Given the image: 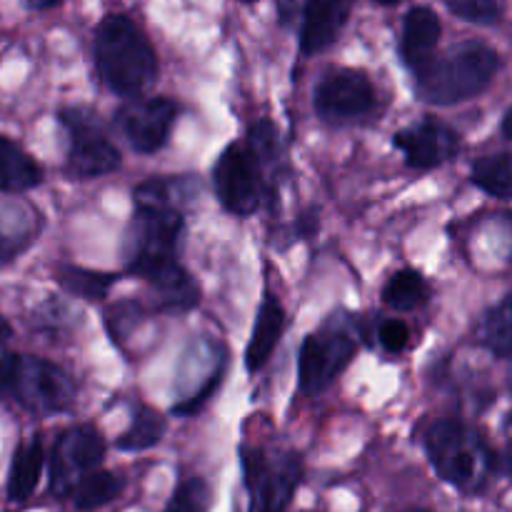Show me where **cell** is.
Segmentation results:
<instances>
[{
  "instance_id": "obj_3",
  "label": "cell",
  "mask_w": 512,
  "mask_h": 512,
  "mask_svg": "<svg viewBox=\"0 0 512 512\" xmlns=\"http://www.w3.org/2000/svg\"><path fill=\"white\" fill-rule=\"evenodd\" d=\"M0 393L25 410L48 415L73 405L75 383L50 360L0 353Z\"/></svg>"
},
{
  "instance_id": "obj_22",
  "label": "cell",
  "mask_w": 512,
  "mask_h": 512,
  "mask_svg": "<svg viewBox=\"0 0 512 512\" xmlns=\"http://www.w3.org/2000/svg\"><path fill=\"white\" fill-rule=\"evenodd\" d=\"M123 490V480L115 478L113 473H105V470H93L90 475H85L80 480L78 488L73 490L75 508L80 510H95L108 505L110 500H115Z\"/></svg>"
},
{
  "instance_id": "obj_26",
  "label": "cell",
  "mask_w": 512,
  "mask_h": 512,
  "mask_svg": "<svg viewBox=\"0 0 512 512\" xmlns=\"http://www.w3.org/2000/svg\"><path fill=\"white\" fill-rule=\"evenodd\" d=\"M210 490L205 480L190 478L180 485L163 512H208Z\"/></svg>"
},
{
  "instance_id": "obj_23",
  "label": "cell",
  "mask_w": 512,
  "mask_h": 512,
  "mask_svg": "<svg viewBox=\"0 0 512 512\" xmlns=\"http://www.w3.org/2000/svg\"><path fill=\"white\" fill-rule=\"evenodd\" d=\"M480 335L495 355L512 358V293L485 315Z\"/></svg>"
},
{
  "instance_id": "obj_8",
  "label": "cell",
  "mask_w": 512,
  "mask_h": 512,
  "mask_svg": "<svg viewBox=\"0 0 512 512\" xmlns=\"http://www.w3.org/2000/svg\"><path fill=\"white\" fill-rule=\"evenodd\" d=\"M60 120L68 128V173L73 178H100L120 165V153L98 130L95 120L85 110H63Z\"/></svg>"
},
{
  "instance_id": "obj_25",
  "label": "cell",
  "mask_w": 512,
  "mask_h": 512,
  "mask_svg": "<svg viewBox=\"0 0 512 512\" xmlns=\"http://www.w3.org/2000/svg\"><path fill=\"white\" fill-rule=\"evenodd\" d=\"M448 8L468 23L493 25L503 18L505 0H448Z\"/></svg>"
},
{
  "instance_id": "obj_16",
  "label": "cell",
  "mask_w": 512,
  "mask_h": 512,
  "mask_svg": "<svg viewBox=\"0 0 512 512\" xmlns=\"http://www.w3.org/2000/svg\"><path fill=\"white\" fill-rule=\"evenodd\" d=\"M40 180V165L20 145L0 135V193H25Z\"/></svg>"
},
{
  "instance_id": "obj_29",
  "label": "cell",
  "mask_w": 512,
  "mask_h": 512,
  "mask_svg": "<svg viewBox=\"0 0 512 512\" xmlns=\"http://www.w3.org/2000/svg\"><path fill=\"white\" fill-rule=\"evenodd\" d=\"M23 3L33 10H45V8H53V5H58L60 0H23Z\"/></svg>"
},
{
  "instance_id": "obj_32",
  "label": "cell",
  "mask_w": 512,
  "mask_h": 512,
  "mask_svg": "<svg viewBox=\"0 0 512 512\" xmlns=\"http://www.w3.org/2000/svg\"><path fill=\"white\" fill-rule=\"evenodd\" d=\"M375 3H380V5H398V3H403V0H375Z\"/></svg>"
},
{
  "instance_id": "obj_33",
  "label": "cell",
  "mask_w": 512,
  "mask_h": 512,
  "mask_svg": "<svg viewBox=\"0 0 512 512\" xmlns=\"http://www.w3.org/2000/svg\"><path fill=\"white\" fill-rule=\"evenodd\" d=\"M243 3H255V0H243Z\"/></svg>"
},
{
  "instance_id": "obj_30",
  "label": "cell",
  "mask_w": 512,
  "mask_h": 512,
  "mask_svg": "<svg viewBox=\"0 0 512 512\" xmlns=\"http://www.w3.org/2000/svg\"><path fill=\"white\" fill-rule=\"evenodd\" d=\"M8 338H10V325H8V320L0 315V345L8 343Z\"/></svg>"
},
{
  "instance_id": "obj_2",
  "label": "cell",
  "mask_w": 512,
  "mask_h": 512,
  "mask_svg": "<svg viewBox=\"0 0 512 512\" xmlns=\"http://www.w3.org/2000/svg\"><path fill=\"white\" fill-rule=\"evenodd\" d=\"M500 55L483 43H463L443 58L415 68V90L425 103L455 105L475 98L493 83Z\"/></svg>"
},
{
  "instance_id": "obj_17",
  "label": "cell",
  "mask_w": 512,
  "mask_h": 512,
  "mask_svg": "<svg viewBox=\"0 0 512 512\" xmlns=\"http://www.w3.org/2000/svg\"><path fill=\"white\" fill-rule=\"evenodd\" d=\"M43 463L45 453L40 438L28 440V443L15 450L13 468H10L8 478V498L13 503H25L35 493L40 475H43Z\"/></svg>"
},
{
  "instance_id": "obj_27",
  "label": "cell",
  "mask_w": 512,
  "mask_h": 512,
  "mask_svg": "<svg viewBox=\"0 0 512 512\" xmlns=\"http://www.w3.org/2000/svg\"><path fill=\"white\" fill-rule=\"evenodd\" d=\"M140 320H143V310H140V305L120 303V305H113V308L108 310V318H105V323H108V330H110V335L115 338V343H123V340L128 338L130 330L138 328Z\"/></svg>"
},
{
  "instance_id": "obj_11",
  "label": "cell",
  "mask_w": 512,
  "mask_h": 512,
  "mask_svg": "<svg viewBox=\"0 0 512 512\" xmlns=\"http://www.w3.org/2000/svg\"><path fill=\"white\" fill-rule=\"evenodd\" d=\"M178 105L170 98H133L118 110V125L138 153H155L170 138Z\"/></svg>"
},
{
  "instance_id": "obj_14",
  "label": "cell",
  "mask_w": 512,
  "mask_h": 512,
  "mask_svg": "<svg viewBox=\"0 0 512 512\" xmlns=\"http://www.w3.org/2000/svg\"><path fill=\"white\" fill-rule=\"evenodd\" d=\"M443 35V23L430 8H413L405 15L403 23V38H400V55H403L405 65L410 68H420L428 60L435 58V48Z\"/></svg>"
},
{
  "instance_id": "obj_12",
  "label": "cell",
  "mask_w": 512,
  "mask_h": 512,
  "mask_svg": "<svg viewBox=\"0 0 512 512\" xmlns=\"http://www.w3.org/2000/svg\"><path fill=\"white\" fill-rule=\"evenodd\" d=\"M395 145L403 150L410 168L430 170L458 155L460 135L440 120H423L395 133Z\"/></svg>"
},
{
  "instance_id": "obj_1",
  "label": "cell",
  "mask_w": 512,
  "mask_h": 512,
  "mask_svg": "<svg viewBox=\"0 0 512 512\" xmlns=\"http://www.w3.org/2000/svg\"><path fill=\"white\" fill-rule=\"evenodd\" d=\"M95 65L113 93L138 95L153 83L158 58L143 30L125 15H108L95 30Z\"/></svg>"
},
{
  "instance_id": "obj_20",
  "label": "cell",
  "mask_w": 512,
  "mask_h": 512,
  "mask_svg": "<svg viewBox=\"0 0 512 512\" xmlns=\"http://www.w3.org/2000/svg\"><path fill=\"white\" fill-rule=\"evenodd\" d=\"M473 183L493 198L512 200V155L495 153L475 160Z\"/></svg>"
},
{
  "instance_id": "obj_10",
  "label": "cell",
  "mask_w": 512,
  "mask_h": 512,
  "mask_svg": "<svg viewBox=\"0 0 512 512\" xmlns=\"http://www.w3.org/2000/svg\"><path fill=\"white\" fill-rule=\"evenodd\" d=\"M215 193L225 210L248 218L260 205V170L258 160L243 145H230L223 150L213 170Z\"/></svg>"
},
{
  "instance_id": "obj_31",
  "label": "cell",
  "mask_w": 512,
  "mask_h": 512,
  "mask_svg": "<svg viewBox=\"0 0 512 512\" xmlns=\"http://www.w3.org/2000/svg\"><path fill=\"white\" fill-rule=\"evenodd\" d=\"M503 135L505 138H512V108L505 113V118H503Z\"/></svg>"
},
{
  "instance_id": "obj_6",
  "label": "cell",
  "mask_w": 512,
  "mask_h": 512,
  "mask_svg": "<svg viewBox=\"0 0 512 512\" xmlns=\"http://www.w3.org/2000/svg\"><path fill=\"white\" fill-rule=\"evenodd\" d=\"M355 338L343 325H328L308 335L300 345L298 380L305 395H318L343 373L355 358Z\"/></svg>"
},
{
  "instance_id": "obj_34",
  "label": "cell",
  "mask_w": 512,
  "mask_h": 512,
  "mask_svg": "<svg viewBox=\"0 0 512 512\" xmlns=\"http://www.w3.org/2000/svg\"><path fill=\"white\" fill-rule=\"evenodd\" d=\"M410 512H425V510H410Z\"/></svg>"
},
{
  "instance_id": "obj_15",
  "label": "cell",
  "mask_w": 512,
  "mask_h": 512,
  "mask_svg": "<svg viewBox=\"0 0 512 512\" xmlns=\"http://www.w3.org/2000/svg\"><path fill=\"white\" fill-rule=\"evenodd\" d=\"M285 328V310L280 300L273 293H265L263 303H260L258 320H255L253 338L248 343V353H245V363H248L250 373L263 368L270 360L273 350L278 348L280 335Z\"/></svg>"
},
{
  "instance_id": "obj_18",
  "label": "cell",
  "mask_w": 512,
  "mask_h": 512,
  "mask_svg": "<svg viewBox=\"0 0 512 512\" xmlns=\"http://www.w3.org/2000/svg\"><path fill=\"white\" fill-rule=\"evenodd\" d=\"M33 238V213L23 205L0 203V265L20 253Z\"/></svg>"
},
{
  "instance_id": "obj_13",
  "label": "cell",
  "mask_w": 512,
  "mask_h": 512,
  "mask_svg": "<svg viewBox=\"0 0 512 512\" xmlns=\"http://www.w3.org/2000/svg\"><path fill=\"white\" fill-rule=\"evenodd\" d=\"M355 0H305L303 28H300V50L315 55L330 48L345 28Z\"/></svg>"
},
{
  "instance_id": "obj_21",
  "label": "cell",
  "mask_w": 512,
  "mask_h": 512,
  "mask_svg": "<svg viewBox=\"0 0 512 512\" xmlns=\"http://www.w3.org/2000/svg\"><path fill=\"white\" fill-rule=\"evenodd\" d=\"M58 283L65 293L85 300H103L108 290L113 288L118 275L115 273H98V270L75 268V265H63L58 270Z\"/></svg>"
},
{
  "instance_id": "obj_24",
  "label": "cell",
  "mask_w": 512,
  "mask_h": 512,
  "mask_svg": "<svg viewBox=\"0 0 512 512\" xmlns=\"http://www.w3.org/2000/svg\"><path fill=\"white\" fill-rule=\"evenodd\" d=\"M163 433H165L163 415L155 413V410L150 408H140L138 413H135L133 425H130V428L118 438V448L130 450V453H135V450H148L153 448L155 443H160Z\"/></svg>"
},
{
  "instance_id": "obj_4",
  "label": "cell",
  "mask_w": 512,
  "mask_h": 512,
  "mask_svg": "<svg viewBox=\"0 0 512 512\" xmlns=\"http://www.w3.org/2000/svg\"><path fill=\"white\" fill-rule=\"evenodd\" d=\"M425 450L440 478L455 488H480L495 468V458L485 440L458 420L435 423L425 435Z\"/></svg>"
},
{
  "instance_id": "obj_7",
  "label": "cell",
  "mask_w": 512,
  "mask_h": 512,
  "mask_svg": "<svg viewBox=\"0 0 512 512\" xmlns=\"http://www.w3.org/2000/svg\"><path fill=\"white\" fill-rule=\"evenodd\" d=\"M105 455V440L90 425L70 428L55 440L53 458H50V490L58 498L73 495L80 480L93 473Z\"/></svg>"
},
{
  "instance_id": "obj_28",
  "label": "cell",
  "mask_w": 512,
  "mask_h": 512,
  "mask_svg": "<svg viewBox=\"0 0 512 512\" xmlns=\"http://www.w3.org/2000/svg\"><path fill=\"white\" fill-rule=\"evenodd\" d=\"M380 345H383L388 353H403L410 343V328L403 323V320H385L380 325Z\"/></svg>"
},
{
  "instance_id": "obj_19",
  "label": "cell",
  "mask_w": 512,
  "mask_h": 512,
  "mask_svg": "<svg viewBox=\"0 0 512 512\" xmlns=\"http://www.w3.org/2000/svg\"><path fill=\"white\" fill-rule=\"evenodd\" d=\"M430 288L425 283V278L415 270H400L393 278L388 280L383 290L385 305H390L398 313H410V310H418L428 303Z\"/></svg>"
},
{
  "instance_id": "obj_5",
  "label": "cell",
  "mask_w": 512,
  "mask_h": 512,
  "mask_svg": "<svg viewBox=\"0 0 512 512\" xmlns=\"http://www.w3.org/2000/svg\"><path fill=\"white\" fill-rule=\"evenodd\" d=\"M250 512H283L293 500L303 465L295 453L268 458L263 450H243Z\"/></svg>"
},
{
  "instance_id": "obj_9",
  "label": "cell",
  "mask_w": 512,
  "mask_h": 512,
  "mask_svg": "<svg viewBox=\"0 0 512 512\" xmlns=\"http://www.w3.org/2000/svg\"><path fill=\"white\" fill-rule=\"evenodd\" d=\"M375 108V88L360 70H333L315 88V110L325 123H358Z\"/></svg>"
}]
</instances>
